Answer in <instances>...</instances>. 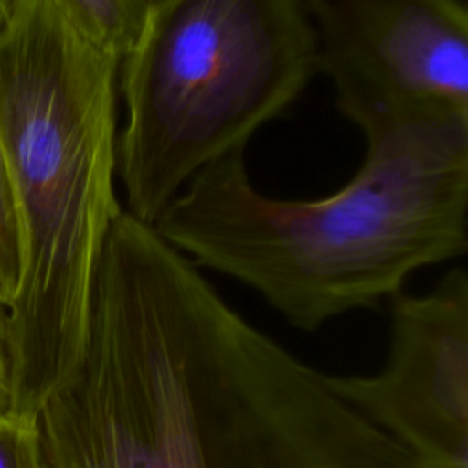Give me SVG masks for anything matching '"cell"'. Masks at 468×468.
<instances>
[{
	"label": "cell",
	"instance_id": "cell-3",
	"mask_svg": "<svg viewBox=\"0 0 468 468\" xmlns=\"http://www.w3.org/2000/svg\"><path fill=\"white\" fill-rule=\"evenodd\" d=\"M119 60L51 0L0 27V143L22 236L5 311L11 410L35 419L79 360L115 196Z\"/></svg>",
	"mask_w": 468,
	"mask_h": 468
},
{
	"label": "cell",
	"instance_id": "cell-11",
	"mask_svg": "<svg viewBox=\"0 0 468 468\" xmlns=\"http://www.w3.org/2000/svg\"><path fill=\"white\" fill-rule=\"evenodd\" d=\"M13 5H15V0H0V27L9 18V15L13 11Z\"/></svg>",
	"mask_w": 468,
	"mask_h": 468
},
{
	"label": "cell",
	"instance_id": "cell-8",
	"mask_svg": "<svg viewBox=\"0 0 468 468\" xmlns=\"http://www.w3.org/2000/svg\"><path fill=\"white\" fill-rule=\"evenodd\" d=\"M22 271V236L15 194L0 143V307L5 309L18 287Z\"/></svg>",
	"mask_w": 468,
	"mask_h": 468
},
{
	"label": "cell",
	"instance_id": "cell-9",
	"mask_svg": "<svg viewBox=\"0 0 468 468\" xmlns=\"http://www.w3.org/2000/svg\"><path fill=\"white\" fill-rule=\"evenodd\" d=\"M0 468H40L35 419L0 411Z\"/></svg>",
	"mask_w": 468,
	"mask_h": 468
},
{
	"label": "cell",
	"instance_id": "cell-5",
	"mask_svg": "<svg viewBox=\"0 0 468 468\" xmlns=\"http://www.w3.org/2000/svg\"><path fill=\"white\" fill-rule=\"evenodd\" d=\"M316 69L364 137L415 119L468 121L463 0H303Z\"/></svg>",
	"mask_w": 468,
	"mask_h": 468
},
{
	"label": "cell",
	"instance_id": "cell-4",
	"mask_svg": "<svg viewBox=\"0 0 468 468\" xmlns=\"http://www.w3.org/2000/svg\"><path fill=\"white\" fill-rule=\"evenodd\" d=\"M314 75L303 0H152L119 62L126 212L154 225L201 168L245 150Z\"/></svg>",
	"mask_w": 468,
	"mask_h": 468
},
{
	"label": "cell",
	"instance_id": "cell-2",
	"mask_svg": "<svg viewBox=\"0 0 468 468\" xmlns=\"http://www.w3.org/2000/svg\"><path fill=\"white\" fill-rule=\"evenodd\" d=\"M366 144L358 172L313 201L261 194L245 150L232 152L201 168L154 229L302 331L377 307L415 271L468 249V121L415 119Z\"/></svg>",
	"mask_w": 468,
	"mask_h": 468
},
{
	"label": "cell",
	"instance_id": "cell-1",
	"mask_svg": "<svg viewBox=\"0 0 468 468\" xmlns=\"http://www.w3.org/2000/svg\"><path fill=\"white\" fill-rule=\"evenodd\" d=\"M35 433L40 468H426L126 210Z\"/></svg>",
	"mask_w": 468,
	"mask_h": 468
},
{
	"label": "cell",
	"instance_id": "cell-6",
	"mask_svg": "<svg viewBox=\"0 0 468 468\" xmlns=\"http://www.w3.org/2000/svg\"><path fill=\"white\" fill-rule=\"evenodd\" d=\"M325 382L426 468H468L466 271L450 269L424 294H393L384 367Z\"/></svg>",
	"mask_w": 468,
	"mask_h": 468
},
{
	"label": "cell",
	"instance_id": "cell-7",
	"mask_svg": "<svg viewBox=\"0 0 468 468\" xmlns=\"http://www.w3.org/2000/svg\"><path fill=\"white\" fill-rule=\"evenodd\" d=\"M93 46L121 58L133 46L152 0H51Z\"/></svg>",
	"mask_w": 468,
	"mask_h": 468
},
{
	"label": "cell",
	"instance_id": "cell-10",
	"mask_svg": "<svg viewBox=\"0 0 468 468\" xmlns=\"http://www.w3.org/2000/svg\"><path fill=\"white\" fill-rule=\"evenodd\" d=\"M4 410H11V386H9L5 311L0 307V411H4Z\"/></svg>",
	"mask_w": 468,
	"mask_h": 468
}]
</instances>
